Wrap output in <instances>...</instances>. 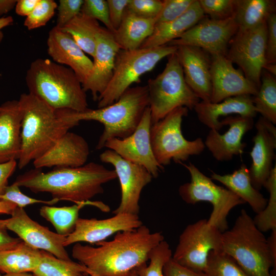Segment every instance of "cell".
<instances>
[{"mask_svg": "<svg viewBox=\"0 0 276 276\" xmlns=\"http://www.w3.org/2000/svg\"><path fill=\"white\" fill-rule=\"evenodd\" d=\"M256 132L250 152L252 162L248 169L253 187L260 191L269 177L273 168L276 148V128L260 117L255 124Z\"/></svg>", "mask_w": 276, "mask_h": 276, "instance_id": "cell-20", "label": "cell"}, {"mask_svg": "<svg viewBox=\"0 0 276 276\" xmlns=\"http://www.w3.org/2000/svg\"><path fill=\"white\" fill-rule=\"evenodd\" d=\"M177 49V46L165 45L120 50L116 58L111 79L98 97V108L114 103L133 83H139L142 75L152 71L162 59L175 53Z\"/></svg>", "mask_w": 276, "mask_h": 276, "instance_id": "cell-8", "label": "cell"}, {"mask_svg": "<svg viewBox=\"0 0 276 276\" xmlns=\"http://www.w3.org/2000/svg\"><path fill=\"white\" fill-rule=\"evenodd\" d=\"M194 109L201 123L218 131L223 127L219 119L221 117L236 114L254 118L257 114L250 95L230 97L219 103L200 101Z\"/></svg>", "mask_w": 276, "mask_h": 276, "instance_id": "cell-25", "label": "cell"}, {"mask_svg": "<svg viewBox=\"0 0 276 276\" xmlns=\"http://www.w3.org/2000/svg\"><path fill=\"white\" fill-rule=\"evenodd\" d=\"M163 240L160 232L151 233L143 224L118 232L112 240L96 243V247L76 243L72 255L99 276H130L147 264L151 250Z\"/></svg>", "mask_w": 276, "mask_h": 276, "instance_id": "cell-1", "label": "cell"}, {"mask_svg": "<svg viewBox=\"0 0 276 276\" xmlns=\"http://www.w3.org/2000/svg\"><path fill=\"white\" fill-rule=\"evenodd\" d=\"M18 101L22 116L18 159L21 169L42 155L74 126L63 119L57 109L29 93L22 94Z\"/></svg>", "mask_w": 276, "mask_h": 276, "instance_id": "cell-4", "label": "cell"}, {"mask_svg": "<svg viewBox=\"0 0 276 276\" xmlns=\"http://www.w3.org/2000/svg\"><path fill=\"white\" fill-rule=\"evenodd\" d=\"M89 152V145L82 136L67 131L33 163L36 169L78 167L85 164Z\"/></svg>", "mask_w": 276, "mask_h": 276, "instance_id": "cell-24", "label": "cell"}, {"mask_svg": "<svg viewBox=\"0 0 276 276\" xmlns=\"http://www.w3.org/2000/svg\"><path fill=\"white\" fill-rule=\"evenodd\" d=\"M266 22L251 29L237 31L229 43L226 55L259 88L261 73L266 63Z\"/></svg>", "mask_w": 276, "mask_h": 276, "instance_id": "cell-12", "label": "cell"}, {"mask_svg": "<svg viewBox=\"0 0 276 276\" xmlns=\"http://www.w3.org/2000/svg\"><path fill=\"white\" fill-rule=\"evenodd\" d=\"M222 125H228L223 134L210 129L204 144L213 156L218 161H227L234 156L241 155L246 146L243 136L254 125V118L240 116H228L220 121Z\"/></svg>", "mask_w": 276, "mask_h": 276, "instance_id": "cell-21", "label": "cell"}, {"mask_svg": "<svg viewBox=\"0 0 276 276\" xmlns=\"http://www.w3.org/2000/svg\"><path fill=\"white\" fill-rule=\"evenodd\" d=\"M130 0H107L109 19L114 32L120 26Z\"/></svg>", "mask_w": 276, "mask_h": 276, "instance_id": "cell-47", "label": "cell"}, {"mask_svg": "<svg viewBox=\"0 0 276 276\" xmlns=\"http://www.w3.org/2000/svg\"><path fill=\"white\" fill-rule=\"evenodd\" d=\"M16 2L15 0H0V16L13 9Z\"/></svg>", "mask_w": 276, "mask_h": 276, "instance_id": "cell-52", "label": "cell"}, {"mask_svg": "<svg viewBox=\"0 0 276 276\" xmlns=\"http://www.w3.org/2000/svg\"><path fill=\"white\" fill-rule=\"evenodd\" d=\"M100 159L113 166L120 181L121 201L112 213L139 215L141 194L143 188L151 182V174L144 167L123 159L110 149L101 153Z\"/></svg>", "mask_w": 276, "mask_h": 276, "instance_id": "cell-13", "label": "cell"}, {"mask_svg": "<svg viewBox=\"0 0 276 276\" xmlns=\"http://www.w3.org/2000/svg\"><path fill=\"white\" fill-rule=\"evenodd\" d=\"M257 113L274 125L276 124V79L263 69L261 84L257 94L252 96Z\"/></svg>", "mask_w": 276, "mask_h": 276, "instance_id": "cell-34", "label": "cell"}, {"mask_svg": "<svg viewBox=\"0 0 276 276\" xmlns=\"http://www.w3.org/2000/svg\"><path fill=\"white\" fill-rule=\"evenodd\" d=\"M211 56L212 95L211 102L219 103L223 100L241 95L255 96L259 87L247 79L240 70L225 55Z\"/></svg>", "mask_w": 276, "mask_h": 276, "instance_id": "cell-17", "label": "cell"}, {"mask_svg": "<svg viewBox=\"0 0 276 276\" xmlns=\"http://www.w3.org/2000/svg\"><path fill=\"white\" fill-rule=\"evenodd\" d=\"M276 12L274 0H235L233 17L238 31L251 29L266 22Z\"/></svg>", "mask_w": 276, "mask_h": 276, "instance_id": "cell-32", "label": "cell"}, {"mask_svg": "<svg viewBox=\"0 0 276 276\" xmlns=\"http://www.w3.org/2000/svg\"><path fill=\"white\" fill-rule=\"evenodd\" d=\"M57 6L53 0H39L32 12L26 17L24 26L28 30L45 26L54 16Z\"/></svg>", "mask_w": 276, "mask_h": 276, "instance_id": "cell-39", "label": "cell"}, {"mask_svg": "<svg viewBox=\"0 0 276 276\" xmlns=\"http://www.w3.org/2000/svg\"><path fill=\"white\" fill-rule=\"evenodd\" d=\"M222 232L208 224L205 219L188 225L179 237L172 258L177 263L197 272H204L209 254L222 250Z\"/></svg>", "mask_w": 276, "mask_h": 276, "instance_id": "cell-11", "label": "cell"}, {"mask_svg": "<svg viewBox=\"0 0 276 276\" xmlns=\"http://www.w3.org/2000/svg\"><path fill=\"white\" fill-rule=\"evenodd\" d=\"M164 276H206L204 272H197L184 267L171 258L163 268Z\"/></svg>", "mask_w": 276, "mask_h": 276, "instance_id": "cell-48", "label": "cell"}, {"mask_svg": "<svg viewBox=\"0 0 276 276\" xmlns=\"http://www.w3.org/2000/svg\"><path fill=\"white\" fill-rule=\"evenodd\" d=\"M0 200L12 202L20 208L35 203H43L51 205L59 201L55 199L43 200L30 197L21 193L19 187L15 182L10 186H7L3 192L0 194Z\"/></svg>", "mask_w": 276, "mask_h": 276, "instance_id": "cell-42", "label": "cell"}, {"mask_svg": "<svg viewBox=\"0 0 276 276\" xmlns=\"http://www.w3.org/2000/svg\"><path fill=\"white\" fill-rule=\"evenodd\" d=\"M266 24V63H276V13L268 17Z\"/></svg>", "mask_w": 276, "mask_h": 276, "instance_id": "cell-46", "label": "cell"}, {"mask_svg": "<svg viewBox=\"0 0 276 276\" xmlns=\"http://www.w3.org/2000/svg\"><path fill=\"white\" fill-rule=\"evenodd\" d=\"M80 12L101 21L107 29L114 32L109 19L107 1L84 0Z\"/></svg>", "mask_w": 276, "mask_h": 276, "instance_id": "cell-43", "label": "cell"}, {"mask_svg": "<svg viewBox=\"0 0 276 276\" xmlns=\"http://www.w3.org/2000/svg\"><path fill=\"white\" fill-rule=\"evenodd\" d=\"M0 276H35L33 273L29 272H22L18 273H10V274H2L0 273Z\"/></svg>", "mask_w": 276, "mask_h": 276, "instance_id": "cell-57", "label": "cell"}, {"mask_svg": "<svg viewBox=\"0 0 276 276\" xmlns=\"http://www.w3.org/2000/svg\"><path fill=\"white\" fill-rule=\"evenodd\" d=\"M267 240L271 255L276 259V229L271 231V235L267 238Z\"/></svg>", "mask_w": 276, "mask_h": 276, "instance_id": "cell-54", "label": "cell"}, {"mask_svg": "<svg viewBox=\"0 0 276 276\" xmlns=\"http://www.w3.org/2000/svg\"><path fill=\"white\" fill-rule=\"evenodd\" d=\"M17 205L10 201L0 200V214L11 215Z\"/></svg>", "mask_w": 276, "mask_h": 276, "instance_id": "cell-53", "label": "cell"}, {"mask_svg": "<svg viewBox=\"0 0 276 276\" xmlns=\"http://www.w3.org/2000/svg\"><path fill=\"white\" fill-rule=\"evenodd\" d=\"M11 216L10 218L2 219L3 222L7 229L16 234L22 241L59 259L72 260L63 245L66 237L51 231L32 219L24 208L17 206Z\"/></svg>", "mask_w": 276, "mask_h": 276, "instance_id": "cell-16", "label": "cell"}, {"mask_svg": "<svg viewBox=\"0 0 276 276\" xmlns=\"http://www.w3.org/2000/svg\"><path fill=\"white\" fill-rule=\"evenodd\" d=\"M95 206L103 212L110 211V208L101 201L88 200L69 206L55 207L43 205L39 210L40 215L52 224L56 233L67 237L74 230L79 218V211L85 205Z\"/></svg>", "mask_w": 276, "mask_h": 276, "instance_id": "cell-31", "label": "cell"}, {"mask_svg": "<svg viewBox=\"0 0 276 276\" xmlns=\"http://www.w3.org/2000/svg\"><path fill=\"white\" fill-rule=\"evenodd\" d=\"M185 80L200 101L210 102L212 95L211 56L193 46H177L176 52Z\"/></svg>", "mask_w": 276, "mask_h": 276, "instance_id": "cell-22", "label": "cell"}, {"mask_svg": "<svg viewBox=\"0 0 276 276\" xmlns=\"http://www.w3.org/2000/svg\"><path fill=\"white\" fill-rule=\"evenodd\" d=\"M188 170L191 181L181 185L178 189L182 199L188 204H195L207 201L213 206L208 224L218 228L222 233L227 229V217L235 206L245 203L233 192L215 184L194 164L181 163Z\"/></svg>", "mask_w": 276, "mask_h": 276, "instance_id": "cell-10", "label": "cell"}, {"mask_svg": "<svg viewBox=\"0 0 276 276\" xmlns=\"http://www.w3.org/2000/svg\"><path fill=\"white\" fill-rule=\"evenodd\" d=\"M13 22V17L11 16L0 18V42L3 38V34L2 30L11 25Z\"/></svg>", "mask_w": 276, "mask_h": 276, "instance_id": "cell-55", "label": "cell"}, {"mask_svg": "<svg viewBox=\"0 0 276 276\" xmlns=\"http://www.w3.org/2000/svg\"><path fill=\"white\" fill-rule=\"evenodd\" d=\"M204 272L206 276H251L222 250L210 252Z\"/></svg>", "mask_w": 276, "mask_h": 276, "instance_id": "cell-36", "label": "cell"}, {"mask_svg": "<svg viewBox=\"0 0 276 276\" xmlns=\"http://www.w3.org/2000/svg\"><path fill=\"white\" fill-rule=\"evenodd\" d=\"M211 177L212 180L221 183L245 203H247L256 214L265 208L268 199L253 187L246 165L242 164L231 174L221 175L212 172Z\"/></svg>", "mask_w": 276, "mask_h": 276, "instance_id": "cell-28", "label": "cell"}, {"mask_svg": "<svg viewBox=\"0 0 276 276\" xmlns=\"http://www.w3.org/2000/svg\"><path fill=\"white\" fill-rule=\"evenodd\" d=\"M96 49L90 76L82 85L85 91L91 92L93 100H98L113 75L117 55L121 50L112 32L101 27L96 37Z\"/></svg>", "mask_w": 276, "mask_h": 276, "instance_id": "cell-19", "label": "cell"}, {"mask_svg": "<svg viewBox=\"0 0 276 276\" xmlns=\"http://www.w3.org/2000/svg\"><path fill=\"white\" fill-rule=\"evenodd\" d=\"M88 269L79 263L59 259L42 250V258L32 272L35 276H82L88 275Z\"/></svg>", "mask_w": 276, "mask_h": 276, "instance_id": "cell-35", "label": "cell"}, {"mask_svg": "<svg viewBox=\"0 0 276 276\" xmlns=\"http://www.w3.org/2000/svg\"><path fill=\"white\" fill-rule=\"evenodd\" d=\"M137 270L134 271L131 274V275L130 276H137ZM82 276H99V275H98L97 274H96V273L88 270V275H83Z\"/></svg>", "mask_w": 276, "mask_h": 276, "instance_id": "cell-58", "label": "cell"}, {"mask_svg": "<svg viewBox=\"0 0 276 276\" xmlns=\"http://www.w3.org/2000/svg\"><path fill=\"white\" fill-rule=\"evenodd\" d=\"M205 15L215 20H225L233 17L235 0H198Z\"/></svg>", "mask_w": 276, "mask_h": 276, "instance_id": "cell-40", "label": "cell"}, {"mask_svg": "<svg viewBox=\"0 0 276 276\" xmlns=\"http://www.w3.org/2000/svg\"><path fill=\"white\" fill-rule=\"evenodd\" d=\"M83 0H60L56 26L62 28L81 12Z\"/></svg>", "mask_w": 276, "mask_h": 276, "instance_id": "cell-45", "label": "cell"}, {"mask_svg": "<svg viewBox=\"0 0 276 276\" xmlns=\"http://www.w3.org/2000/svg\"><path fill=\"white\" fill-rule=\"evenodd\" d=\"M205 17L198 0L182 15L169 22L155 25L154 31L141 48H153L167 45L178 38Z\"/></svg>", "mask_w": 276, "mask_h": 276, "instance_id": "cell-27", "label": "cell"}, {"mask_svg": "<svg viewBox=\"0 0 276 276\" xmlns=\"http://www.w3.org/2000/svg\"><path fill=\"white\" fill-rule=\"evenodd\" d=\"M39 0H18L15 6L16 14L20 16H27L34 10Z\"/></svg>", "mask_w": 276, "mask_h": 276, "instance_id": "cell-51", "label": "cell"}, {"mask_svg": "<svg viewBox=\"0 0 276 276\" xmlns=\"http://www.w3.org/2000/svg\"><path fill=\"white\" fill-rule=\"evenodd\" d=\"M155 18H146L125 12L119 28L113 33L121 50H133L141 47L153 33Z\"/></svg>", "mask_w": 276, "mask_h": 276, "instance_id": "cell-29", "label": "cell"}, {"mask_svg": "<svg viewBox=\"0 0 276 276\" xmlns=\"http://www.w3.org/2000/svg\"><path fill=\"white\" fill-rule=\"evenodd\" d=\"M222 250L251 276H275L276 259L267 238L242 209L233 227L222 233Z\"/></svg>", "mask_w": 276, "mask_h": 276, "instance_id": "cell-6", "label": "cell"}, {"mask_svg": "<svg viewBox=\"0 0 276 276\" xmlns=\"http://www.w3.org/2000/svg\"><path fill=\"white\" fill-rule=\"evenodd\" d=\"M146 85L152 124L178 107L194 109L200 101L187 84L176 52L168 56L164 70Z\"/></svg>", "mask_w": 276, "mask_h": 276, "instance_id": "cell-7", "label": "cell"}, {"mask_svg": "<svg viewBox=\"0 0 276 276\" xmlns=\"http://www.w3.org/2000/svg\"><path fill=\"white\" fill-rule=\"evenodd\" d=\"M155 18V25L172 21L182 15L195 0H164Z\"/></svg>", "mask_w": 276, "mask_h": 276, "instance_id": "cell-41", "label": "cell"}, {"mask_svg": "<svg viewBox=\"0 0 276 276\" xmlns=\"http://www.w3.org/2000/svg\"><path fill=\"white\" fill-rule=\"evenodd\" d=\"M148 106V91L144 85L129 87L117 101L104 107L88 108L81 112L67 109L58 110L65 121L75 126L82 121L93 120L102 124L104 130L96 147L99 150L110 139H123L131 135Z\"/></svg>", "mask_w": 276, "mask_h": 276, "instance_id": "cell-3", "label": "cell"}, {"mask_svg": "<svg viewBox=\"0 0 276 276\" xmlns=\"http://www.w3.org/2000/svg\"><path fill=\"white\" fill-rule=\"evenodd\" d=\"M238 27L233 17L225 20L204 17L179 37L167 45L199 48L210 55H226L229 43Z\"/></svg>", "mask_w": 276, "mask_h": 276, "instance_id": "cell-14", "label": "cell"}, {"mask_svg": "<svg viewBox=\"0 0 276 276\" xmlns=\"http://www.w3.org/2000/svg\"><path fill=\"white\" fill-rule=\"evenodd\" d=\"M162 5L160 0H130L126 11L143 18H155Z\"/></svg>", "mask_w": 276, "mask_h": 276, "instance_id": "cell-44", "label": "cell"}, {"mask_svg": "<svg viewBox=\"0 0 276 276\" xmlns=\"http://www.w3.org/2000/svg\"><path fill=\"white\" fill-rule=\"evenodd\" d=\"M22 111L18 100L0 106V164L19 158Z\"/></svg>", "mask_w": 276, "mask_h": 276, "instance_id": "cell-26", "label": "cell"}, {"mask_svg": "<svg viewBox=\"0 0 276 276\" xmlns=\"http://www.w3.org/2000/svg\"><path fill=\"white\" fill-rule=\"evenodd\" d=\"M100 28L98 20L80 12L61 29L72 36L84 53L93 58L96 37Z\"/></svg>", "mask_w": 276, "mask_h": 276, "instance_id": "cell-33", "label": "cell"}, {"mask_svg": "<svg viewBox=\"0 0 276 276\" xmlns=\"http://www.w3.org/2000/svg\"><path fill=\"white\" fill-rule=\"evenodd\" d=\"M104 219L79 218L74 231L66 237L64 247L80 242L96 244L119 232L132 230L143 225L138 215L119 213Z\"/></svg>", "mask_w": 276, "mask_h": 276, "instance_id": "cell-18", "label": "cell"}, {"mask_svg": "<svg viewBox=\"0 0 276 276\" xmlns=\"http://www.w3.org/2000/svg\"><path fill=\"white\" fill-rule=\"evenodd\" d=\"M188 111L187 107H178L151 125L150 135L152 151L156 161L163 167L170 164L171 160L181 164L190 156L199 155L204 150L201 137L189 141L182 133V121Z\"/></svg>", "mask_w": 276, "mask_h": 276, "instance_id": "cell-9", "label": "cell"}, {"mask_svg": "<svg viewBox=\"0 0 276 276\" xmlns=\"http://www.w3.org/2000/svg\"><path fill=\"white\" fill-rule=\"evenodd\" d=\"M172 256L169 244L163 240L150 252L149 264H146L137 269V276H164V266Z\"/></svg>", "mask_w": 276, "mask_h": 276, "instance_id": "cell-38", "label": "cell"}, {"mask_svg": "<svg viewBox=\"0 0 276 276\" xmlns=\"http://www.w3.org/2000/svg\"><path fill=\"white\" fill-rule=\"evenodd\" d=\"M42 250L23 241L11 249L0 251V272L2 274L33 272L39 265Z\"/></svg>", "mask_w": 276, "mask_h": 276, "instance_id": "cell-30", "label": "cell"}, {"mask_svg": "<svg viewBox=\"0 0 276 276\" xmlns=\"http://www.w3.org/2000/svg\"><path fill=\"white\" fill-rule=\"evenodd\" d=\"M269 193L265 208L253 219L257 227L262 232L276 229V166L264 185Z\"/></svg>", "mask_w": 276, "mask_h": 276, "instance_id": "cell-37", "label": "cell"}, {"mask_svg": "<svg viewBox=\"0 0 276 276\" xmlns=\"http://www.w3.org/2000/svg\"><path fill=\"white\" fill-rule=\"evenodd\" d=\"M47 46L53 61L72 69L82 85L90 75L93 63L72 36L55 26L49 33Z\"/></svg>", "mask_w": 276, "mask_h": 276, "instance_id": "cell-23", "label": "cell"}, {"mask_svg": "<svg viewBox=\"0 0 276 276\" xmlns=\"http://www.w3.org/2000/svg\"><path fill=\"white\" fill-rule=\"evenodd\" d=\"M29 93L55 109L81 112L88 109L86 91L74 71L49 59L33 61L27 71Z\"/></svg>", "mask_w": 276, "mask_h": 276, "instance_id": "cell-5", "label": "cell"}, {"mask_svg": "<svg viewBox=\"0 0 276 276\" xmlns=\"http://www.w3.org/2000/svg\"><path fill=\"white\" fill-rule=\"evenodd\" d=\"M3 220L0 219V251L11 249L15 247L21 240L9 235Z\"/></svg>", "mask_w": 276, "mask_h": 276, "instance_id": "cell-49", "label": "cell"}, {"mask_svg": "<svg viewBox=\"0 0 276 276\" xmlns=\"http://www.w3.org/2000/svg\"><path fill=\"white\" fill-rule=\"evenodd\" d=\"M263 70L275 77L276 63H266L263 67Z\"/></svg>", "mask_w": 276, "mask_h": 276, "instance_id": "cell-56", "label": "cell"}, {"mask_svg": "<svg viewBox=\"0 0 276 276\" xmlns=\"http://www.w3.org/2000/svg\"><path fill=\"white\" fill-rule=\"evenodd\" d=\"M151 125L148 106L131 135L123 139H110L105 143L104 147L113 150L127 161L144 167L153 178H156L164 167L157 163L153 154L150 135Z\"/></svg>", "mask_w": 276, "mask_h": 276, "instance_id": "cell-15", "label": "cell"}, {"mask_svg": "<svg viewBox=\"0 0 276 276\" xmlns=\"http://www.w3.org/2000/svg\"><path fill=\"white\" fill-rule=\"evenodd\" d=\"M16 166V160L0 164V194L8 186V179L15 171Z\"/></svg>", "mask_w": 276, "mask_h": 276, "instance_id": "cell-50", "label": "cell"}, {"mask_svg": "<svg viewBox=\"0 0 276 276\" xmlns=\"http://www.w3.org/2000/svg\"><path fill=\"white\" fill-rule=\"evenodd\" d=\"M40 169L35 168L18 176L14 182L34 193H48L52 199L75 204L103 193V185L117 178L114 170L94 162L78 167L55 168L47 173Z\"/></svg>", "mask_w": 276, "mask_h": 276, "instance_id": "cell-2", "label": "cell"}]
</instances>
